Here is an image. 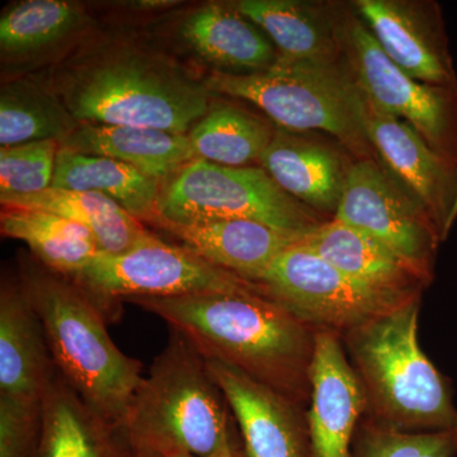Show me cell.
<instances>
[{
  "instance_id": "cell-1",
  "label": "cell",
  "mask_w": 457,
  "mask_h": 457,
  "mask_svg": "<svg viewBox=\"0 0 457 457\" xmlns=\"http://www.w3.org/2000/svg\"><path fill=\"white\" fill-rule=\"evenodd\" d=\"M128 302L161 318L204 359L239 370L300 407L311 404L317 330L266 295L218 293Z\"/></svg>"
},
{
  "instance_id": "cell-2",
  "label": "cell",
  "mask_w": 457,
  "mask_h": 457,
  "mask_svg": "<svg viewBox=\"0 0 457 457\" xmlns=\"http://www.w3.org/2000/svg\"><path fill=\"white\" fill-rule=\"evenodd\" d=\"M46 86L80 125L187 135L212 107L204 82L168 57L131 45H106L74 57Z\"/></svg>"
},
{
  "instance_id": "cell-3",
  "label": "cell",
  "mask_w": 457,
  "mask_h": 457,
  "mask_svg": "<svg viewBox=\"0 0 457 457\" xmlns=\"http://www.w3.org/2000/svg\"><path fill=\"white\" fill-rule=\"evenodd\" d=\"M40 318L59 375L119 435L131 400L143 383L139 360L111 338L106 315L73 278L23 255L17 272Z\"/></svg>"
},
{
  "instance_id": "cell-4",
  "label": "cell",
  "mask_w": 457,
  "mask_h": 457,
  "mask_svg": "<svg viewBox=\"0 0 457 457\" xmlns=\"http://www.w3.org/2000/svg\"><path fill=\"white\" fill-rule=\"evenodd\" d=\"M233 422L207 360L170 330L131 400L119 437L128 449L164 457H210L236 441Z\"/></svg>"
},
{
  "instance_id": "cell-5",
  "label": "cell",
  "mask_w": 457,
  "mask_h": 457,
  "mask_svg": "<svg viewBox=\"0 0 457 457\" xmlns=\"http://www.w3.org/2000/svg\"><path fill=\"white\" fill-rule=\"evenodd\" d=\"M420 302L369 321L341 337L359 376L366 414L402 431L457 428L450 383L418 341Z\"/></svg>"
},
{
  "instance_id": "cell-6",
  "label": "cell",
  "mask_w": 457,
  "mask_h": 457,
  "mask_svg": "<svg viewBox=\"0 0 457 457\" xmlns=\"http://www.w3.org/2000/svg\"><path fill=\"white\" fill-rule=\"evenodd\" d=\"M204 82L212 93L251 102L278 129L324 131L356 161H380L366 130L365 99L345 59L328 64L278 57L266 71L246 74L215 71Z\"/></svg>"
},
{
  "instance_id": "cell-7",
  "label": "cell",
  "mask_w": 457,
  "mask_h": 457,
  "mask_svg": "<svg viewBox=\"0 0 457 457\" xmlns=\"http://www.w3.org/2000/svg\"><path fill=\"white\" fill-rule=\"evenodd\" d=\"M171 222L253 220L305 234L323 216L290 196L263 168L195 159L162 185L158 218Z\"/></svg>"
},
{
  "instance_id": "cell-8",
  "label": "cell",
  "mask_w": 457,
  "mask_h": 457,
  "mask_svg": "<svg viewBox=\"0 0 457 457\" xmlns=\"http://www.w3.org/2000/svg\"><path fill=\"white\" fill-rule=\"evenodd\" d=\"M108 315L111 306L137 297H182L218 293L264 294L261 285L219 269L189 249L150 231L121 253L99 251L73 276Z\"/></svg>"
},
{
  "instance_id": "cell-9",
  "label": "cell",
  "mask_w": 457,
  "mask_h": 457,
  "mask_svg": "<svg viewBox=\"0 0 457 457\" xmlns=\"http://www.w3.org/2000/svg\"><path fill=\"white\" fill-rule=\"evenodd\" d=\"M343 59L378 110L411 125L440 154L457 161V87L431 86L394 64L351 5L337 4Z\"/></svg>"
},
{
  "instance_id": "cell-10",
  "label": "cell",
  "mask_w": 457,
  "mask_h": 457,
  "mask_svg": "<svg viewBox=\"0 0 457 457\" xmlns=\"http://www.w3.org/2000/svg\"><path fill=\"white\" fill-rule=\"evenodd\" d=\"M255 284L286 311L315 330L343 336L369 321L420 302L383 293L328 263L299 242L288 246Z\"/></svg>"
},
{
  "instance_id": "cell-11",
  "label": "cell",
  "mask_w": 457,
  "mask_h": 457,
  "mask_svg": "<svg viewBox=\"0 0 457 457\" xmlns=\"http://www.w3.org/2000/svg\"><path fill=\"white\" fill-rule=\"evenodd\" d=\"M333 219L372 237L433 281L444 242L426 210L380 161L352 162Z\"/></svg>"
},
{
  "instance_id": "cell-12",
  "label": "cell",
  "mask_w": 457,
  "mask_h": 457,
  "mask_svg": "<svg viewBox=\"0 0 457 457\" xmlns=\"http://www.w3.org/2000/svg\"><path fill=\"white\" fill-rule=\"evenodd\" d=\"M365 99L369 139L381 164L432 219L442 242L457 220V161L436 152L407 122Z\"/></svg>"
},
{
  "instance_id": "cell-13",
  "label": "cell",
  "mask_w": 457,
  "mask_h": 457,
  "mask_svg": "<svg viewBox=\"0 0 457 457\" xmlns=\"http://www.w3.org/2000/svg\"><path fill=\"white\" fill-rule=\"evenodd\" d=\"M394 64L420 82L457 87L444 17L428 0H356L352 3Z\"/></svg>"
},
{
  "instance_id": "cell-14",
  "label": "cell",
  "mask_w": 457,
  "mask_h": 457,
  "mask_svg": "<svg viewBox=\"0 0 457 457\" xmlns=\"http://www.w3.org/2000/svg\"><path fill=\"white\" fill-rule=\"evenodd\" d=\"M207 365L239 429L237 457H312L308 409L231 366Z\"/></svg>"
},
{
  "instance_id": "cell-15",
  "label": "cell",
  "mask_w": 457,
  "mask_h": 457,
  "mask_svg": "<svg viewBox=\"0 0 457 457\" xmlns=\"http://www.w3.org/2000/svg\"><path fill=\"white\" fill-rule=\"evenodd\" d=\"M368 399L341 336L318 330L306 416L312 457H353L354 435Z\"/></svg>"
},
{
  "instance_id": "cell-16",
  "label": "cell",
  "mask_w": 457,
  "mask_h": 457,
  "mask_svg": "<svg viewBox=\"0 0 457 457\" xmlns=\"http://www.w3.org/2000/svg\"><path fill=\"white\" fill-rule=\"evenodd\" d=\"M57 375L40 318L18 278L0 287V396L42 402Z\"/></svg>"
},
{
  "instance_id": "cell-17",
  "label": "cell",
  "mask_w": 457,
  "mask_h": 457,
  "mask_svg": "<svg viewBox=\"0 0 457 457\" xmlns=\"http://www.w3.org/2000/svg\"><path fill=\"white\" fill-rule=\"evenodd\" d=\"M150 225L213 266L251 282H257L270 264L303 236L242 219L197 222L155 219Z\"/></svg>"
},
{
  "instance_id": "cell-18",
  "label": "cell",
  "mask_w": 457,
  "mask_h": 457,
  "mask_svg": "<svg viewBox=\"0 0 457 457\" xmlns=\"http://www.w3.org/2000/svg\"><path fill=\"white\" fill-rule=\"evenodd\" d=\"M260 162L290 196L320 215L335 218L351 165L338 150L278 128Z\"/></svg>"
},
{
  "instance_id": "cell-19",
  "label": "cell",
  "mask_w": 457,
  "mask_h": 457,
  "mask_svg": "<svg viewBox=\"0 0 457 457\" xmlns=\"http://www.w3.org/2000/svg\"><path fill=\"white\" fill-rule=\"evenodd\" d=\"M300 243L342 272L383 293L422 297L432 282L386 246L337 219L312 228Z\"/></svg>"
},
{
  "instance_id": "cell-20",
  "label": "cell",
  "mask_w": 457,
  "mask_h": 457,
  "mask_svg": "<svg viewBox=\"0 0 457 457\" xmlns=\"http://www.w3.org/2000/svg\"><path fill=\"white\" fill-rule=\"evenodd\" d=\"M234 7L269 36L288 62H343L336 3L239 0Z\"/></svg>"
},
{
  "instance_id": "cell-21",
  "label": "cell",
  "mask_w": 457,
  "mask_h": 457,
  "mask_svg": "<svg viewBox=\"0 0 457 457\" xmlns=\"http://www.w3.org/2000/svg\"><path fill=\"white\" fill-rule=\"evenodd\" d=\"M180 33L188 46L220 73L266 71L279 57L269 36L233 3H209L197 8L186 18Z\"/></svg>"
},
{
  "instance_id": "cell-22",
  "label": "cell",
  "mask_w": 457,
  "mask_h": 457,
  "mask_svg": "<svg viewBox=\"0 0 457 457\" xmlns=\"http://www.w3.org/2000/svg\"><path fill=\"white\" fill-rule=\"evenodd\" d=\"M62 147L116 159L162 185L196 159L188 135L132 126L86 123L62 141Z\"/></svg>"
},
{
  "instance_id": "cell-23",
  "label": "cell",
  "mask_w": 457,
  "mask_h": 457,
  "mask_svg": "<svg viewBox=\"0 0 457 457\" xmlns=\"http://www.w3.org/2000/svg\"><path fill=\"white\" fill-rule=\"evenodd\" d=\"M125 445L65 383L55 376L42 399L35 457H122Z\"/></svg>"
},
{
  "instance_id": "cell-24",
  "label": "cell",
  "mask_w": 457,
  "mask_h": 457,
  "mask_svg": "<svg viewBox=\"0 0 457 457\" xmlns=\"http://www.w3.org/2000/svg\"><path fill=\"white\" fill-rule=\"evenodd\" d=\"M89 27L82 5L64 0H25L0 17L3 65L26 64L47 56Z\"/></svg>"
},
{
  "instance_id": "cell-25",
  "label": "cell",
  "mask_w": 457,
  "mask_h": 457,
  "mask_svg": "<svg viewBox=\"0 0 457 457\" xmlns=\"http://www.w3.org/2000/svg\"><path fill=\"white\" fill-rule=\"evenodd\" d=\"M51 187L104 195L141 222L158 218L162 183L116 159L60 147Z\"/></svg>"
},
{
  "instance_id": "cell-26",
  "label": "cell",
  "mask_w": 457,
  "mask_h": 457,
  "mask_svg": "<svg viewBox=\"0 0 457 457\" xmlns=\"http://www.w3.org/2000/svg\"><path fill=\"white\" fill-rule=\"evenodd\" d=\"M2 207L42 210L83 225L99 251L121 253L145 239L150 231L113 200L96 192L50 187L38 194L0 197Z\"/></svg>"
},
{
  "instance_id": "cell-27",
  "label": "cell",
  "mask_w": 457,
  "mask_h": 457,
  "mask_svg": "<svg viewBox=\"0 0 457 457\" xmlns=\"http://www.w3.org/2000/svg\"><path fill=\"white\" fill-rule=\"evenodd\" d=\"M0 231L26 243L36 260L66 276L82 270L99 252L88 228L42 210L2 207Z\"/></svg>"
},
{
  "instance_id": "cell-28",
  "label": "cell",
  "mask_w": 457,
  "mask_h": 457,
  "mask_svg": "<svg viewBox=\"0 0 457 457\" xmlns=\"http://www.w3.org/2000/svg\"><path fill=\"white\" fill-rule=\"evenodd\" d=\"M80 123L46 86L14 78L0 88V145L68 139Z\"/></svg>"
},
{
  "instance_id": "cell-29",
  "label": "cell",
  "mask_w": 457,
  "mask_h": 457,
  "mask_svg": "<svg viewBox=\"0 0 457 457\" xmlns=\"http://www.w3.org/2000/svg\"><path fill=\"white\" fill-rule=\"evenodd\" d=\"M272 123L228 104H212L188 132L195 158L227 167H246L272 143Z\"/></svg>"
},
{
  "instance_id": "cell-30",
  "label": "cell",
  "mask_w": 457,
  "mask_h": 457,
  "mask_svg": "<svg viewBox=\"0 0 457 457\" xmlns=\"http://www.w3.org/2000/svg\"><path fill=\"white\" fill-rule=\"evenodd\" d=\"M457 428L447 431L409 432L365 414L354 435L353 457H453Z\"/></svg>"
},
{
  "instance_id": "cell-31",
  "label": "cell",
  "mask_w": 457,
  "mask_h": 457,
  "mask_svg": "<svg viewBox=\"0 0 457 457\" xmlns=\"http://www.w3.org/2000/svg\"><path fill=\"white\" fill-rule=\"evenodd\" d=\"M56 140L32 141L0 147V197L38 194L53 185Z\"/></svg>"
},
{
  "instance_id": "cell-32",
  "label": "cell",
  "mask_w": 457,
  "mask_h": 457,
  "mask_svg": "<svg viewBox=\"0 0 457 457\" xmlns=\"http://www.w3.org/2000/svg\"><path fill=\"white\" fill-rule=\"evenodd\" d=\"M42 402L0 396V457H35Z\"/></svg>"
},
{
  "instance_id": "cell-33",
  "label": "cell",
  "mask_w": 457,
  "mask_h": 457,
  "mask_svg": "<svg viewBox=\"0 0 457 457\" xmlns=\"http://www.w3.org/2000/svg\"><path fill=\"white\" fill-rule=\"evenodd\" d=\"M122 457H164L158 453H149V451L131 450L125 446V453Z\"/></svg>"
},
{
  "instance_id": "cell-34",
  "label": "cell",
  "mask_w": 457,
  "mask_h": 457,
  "mask_svg": "<svg viewBox=\"0 0 457 457\" xmlns=\"http://www.w3.org/2000/svg\"><path fill=\"white\" fill-rule=\"evenodd\" d=\"M234 442L228 445V446L224 447L221 451H219V453H216L215 455L210 457H237L236 453H234Z\"/></svg>"
}]
</instances>
